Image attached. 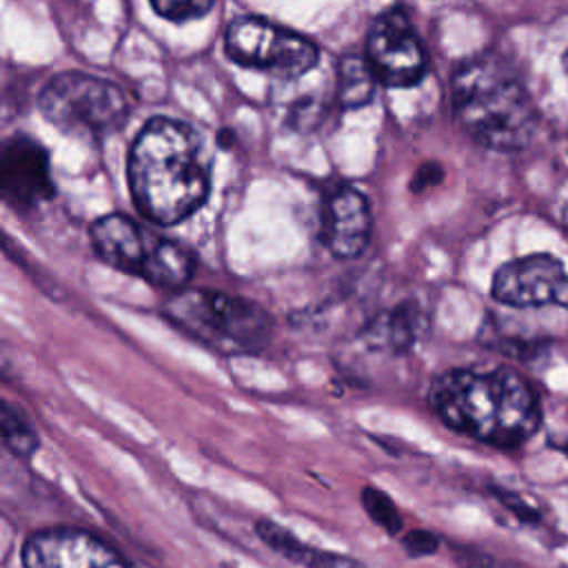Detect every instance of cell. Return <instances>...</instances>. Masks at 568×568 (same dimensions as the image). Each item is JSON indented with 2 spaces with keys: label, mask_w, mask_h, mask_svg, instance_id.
I'll use <instances>...</instances> for the list:
<instances>
[{
  "label": "cell",
  "mask_w": 568,
  "mask_h": 568,
  "mask_svg": "<svg viewBox=\"0 0 568 568\" xmlns=\"http://www.w3.org/2000/svg\"><path fill=\"white\" fill-rule=\"evenodd\" d=\"M38 109L55 129L84 140L111 135L129 118L122 89L82 71H64L47 80L38 95Z\"/></svg>",
  "instance_id": "5b68a950"
},
{
  "label": "cell",
  "mask_w": 568,
  "mask_h": 568,
  "mask_svg": "<svg viewBox=\"0 0 568 568\" xmlns=\"http://www.w3.org/2000/svg\"><path fill=\"white\" fill-rule=\"evenodd\" d=\"M450 104L466 135L490 151H521L537 126V113L526 87L493 53L470 58L457 67L450 80Z\"/></svg>",
  "instance_id": "3957f363"
},
{
  "label": "cell",
  "mask_w": 568,
  "mask_h": 568,
  "mask_svg": "<svg viewBox=\"0 0 568 568\" xmlns=\"http://www.w3.org/2000/svg\"><path fill=\"white\" fill-rule=\"evenodd\" d=\"M422 326V313L413 302H402L375 315L362 331L368 348L386 353H406L415 344Z\"/></svg>",
  "instance_id": "4fadbf2b"
},
{
  "label": "cell",
  "mask_w": 568,
  "mask_h": 568,
  "mask_svg": "<svg viewBox=\"0 0 568 568\" xmlns=\"http://www.w3.org/2000/svg\"><path fill=\"white\" fill-rule=\"evenodd\" d=\"M155 13L171 22H189L211 11L215 0H149Z\"/></svg>",
  "instance_id": "ac0fdd59"
},
{
  "label": "cell",
  "mask_w": 568,
  "mask_h": 568,
  "mask_svg": "<svg viewBox=\"0 0 568 568\" xmlns=\"http://www.w3.org/2000/svg\"><path fill=\"white\" fill-rule=\"evenodd\" d=\"M164 315L193 337L233 351L262 348L273 333V320L260 304L220 291H178Z\"/></svg>",
  "instance_id": "277c9868"
},
{
  "label": "cell",
  "mask_w": 568,
  "mask_h": 568,
  "mask_svg": "<svg viewBox=\"0 0 568 568\" xmlns=\"http://www.w3.org/2000/svg\"><path fill=\"white\" fill-rule=\"evenodd\" d=\"M366 60L377 84L406 89L426 73V51L402 9L379 13L366 38Z\"/></svg>",
  "instance_id": "52a82bcc"
},
{
  "label": "cell",
  "mask_w": 568,
  "mask_h": 568,
  "mask_svg": "<svg viewBox=\"0 0 568 568\" xmlns=\"http://www.w3.org/2000/svg\"><path fill=\"white\" fill-rule=\"evenodd\" d=\"M260 539L271 546L275 552H280L282 557H286L293 564H300L304 568H364L357 559L346 557V555H337L331 550H322V548H313L306 546L304 541H300L291 530L282 528L280 524L271 521V519H260L255 526Z\"/></svg>",
  "instance_id": "5bb4252c"
},
{
  "label": "cell",
  "mask_w": 568,
  "mask_h": 568,
  "mask_svg": "<svg viewBox=\"0 0 568 568\" xmlns=\"http://www.w3.org/2000/svg\"><path fill=\"white\" fill-rule=\"evenodd\" d=\"M439 180H442V169L430 162V164H424V166L417 171L415 182H413V189L419 191V189L430 186V184H435V182H439Z\"/></svg>",
  "instance_id": "7402d4cb"
},
{
  "label": "cell",
  "mask_w": 568,
  "mask_h": 568,
  "mask_svg": "<svg viewBox=\"0 0 568 568\" xmlns=\"http://www.w3.org/2000/svg\"><path fill=\"white\" fill-rule=\"evenodd\" d=\"M0 433H2L4 448L18 457H29L38 450V444H40L38 433L22 417V413L18 408H13L9 402H2Z\"/></svg>",
  "instance_id": "2e32d148"
},
{
  "label": "cell",
  "mask_w": 568,
  "mask_h": 568,
  "mask_svg": "<svg viewBox=\"0 0 568 568\" xmlns=\"http://www.w3.org/2000/svg\"><path fill=\"white\" fill-rule=\"evenodd\" d=\"M564 71H566V78H568V51L564 53Z\"/></svg>",
  "instance_id": "cb8c5ba5"
},
{
  "label": "cell",
  "mask_w": 568,
  "mask_h": 568,
  "mask_svg": "<svg viewBox=\"0 0 568 568\" xmlns=\"http://www.w3.org/2000/svg\"><path fill=\"white\" fill-rule=\"evenodd\" d=\"M495 497L504 504V508H508L519 521H526V524H537L541 519L539 510L535 506H530L521 495L517 493H510V490H501V488H495L493 490Z\"/></svg>",
  "instance_id": "d6986e66"
},
{
  "label": "cell",
  "mask_w": 568,
  "mask_h": 568,
  "mask_svg": "<svg viewBox=\"0 0 568 568\" xmlns=\"http://www.w3.org/2000/svg\"><path fill=\"white\" fill-rule=\"evenodd\" d=\"M224 49L235 64L257 69L282 80L302 78L320 60V51L313 40L257 16H242L233 20L224 36Z\"/></svg>",
  "instance_id": "8992f818"
},
{
  "label": "cell",
  "mask_w": 568,
  "mask_h": 568,
  "mask_svg": "<svg viewBox=\"0 0 568 568\" xmlns=\"http://www.w3.org/2000/svg\"><path fill=\"white\" fill-rule=\"evenodd\" d=\"M428 404L453 430L495 448H517L535 435L541 408L513 368H453L435 377Z\"/></svg>",
  "instance_id": "7a4b0ae2"
},
{
  "label": "cell",
  "mask_w": 568,
  "mask_h": 568,
  "mask_svg": "<svg viewBox=\"0 0 568 568\" xmlns=\"http://www.w3.org/2000/svg\"><path fill=\"white\" fill-rule=\"evenodd\" d=\"M375 75L368 67L366 55L346 53L337 60V87L335 100L342 109H362L375 93Z\"/></svg>",
  "instance_id": "9a60e30c"
},
{
  "label": "cell",
  "mask_w": 568,
  "mask_h": 568,
  "mask_svg": "<svg viewBox=\"0 0 568 568\" xmlns=\"http://www.w3.org/2000/svg\"><path fill=\"white\" fill-rule=\"evenodd\" d=\"M24 568H135L120 550L82 528H44L22 544Z\"/></svg>",
  "instance_id": "ba28073f"
},
{
  "label": "cell",
  "mask_w": 568,
  "mask_h": 568,
  "mask_svg": "<svg viewBox=\"0 0 568 568\" xmlns=\"http://www.w3.org/2000/svg\"><path fill=\"white\" fill-rule=\"evenodd\" d=\"M561 222H564V226L568 229V202H566L564 209H561Z\"/></svg>",
  "instance_id": "603a6c76"
},
{
  "label": "cell",
  "mask_w": 568,
  "mask_h": 568,
  "mask_svg": "<svg viewBox=\"0 0 568 568\" xmlns=\"http://www.w3.org/2000/svg\"><path fill=\"white\" fill-rule=\"evenodd\" d=\"M490 293L506 306L568 308V273L557 257L546 253L517 257L495 271Z\"/></svg>",
  "instance_id": "9c48e42d"
},
{
  "label": "cell",
  "mask_w": 568,
  "mask_h": 568,
  "mask_svg": "<svg viewBox=\"0 0 568 568\" xmlns=\"http://www.w3.org/2000/svg\"><path fill=\"white\" fill-rule=\"evenodd\" d=\"M455 557L462 568H517V566L504 564V561H499L481 550H475V548H457Z\"/></svg>",
  "instance_id": "44dd1931"
},
{
  "label": "cell",
  "mask_w": 568,
  "mask_h": 568,
  "mask_svg": "<svg viewBox=\"0 0 568 568\" xmlns=\"http://www.w3.org/2000/svg\"><path fill=\"white\" fill-rule=\"evenodd\" d=\"M359 501L364 513L388 535H397L402 530V515L395 506V501L375 486H364L359 493Z\"/></svg>",
  "instance_id": "e0dca14e"
},
{
  "label": "cell",
  "mask_w": 568,
  "mask_h": 568,
  "mask_svg": "<svg viewBox=\"0 0 568 568\" xmlns=\"http://www.w3.org/2000/svg\"><path fill=\"white\" fill-rule=\"evenodd\" d=\"M373 231L371 206L366 197L348 186H335L322 206V244L339 260H353L364 253Z\"/></svg>",
  "instance_id": "7c38bea8"
},
{
  "label": "cell",
  "mask_w": 568,
  "mask_h": 568,
  "mask_svg": "<svg viewBox=\"0 0 568 568\" xmlns=\"http://www.w3.org/2000/svg\"><path fill=\"white\" fill-rule=\"evenodd\" d=\"M0 189L4 202L16 211L36 209L53 197L47 149L29 135H11L0 153Z\"/></svg>",
  "instance_id": "30bf717a"
},
{
  "label": "cell",
  "mask_w": 568,
  "mask_h": 568,
  "mask_svg": "<svg viewBox=\"0 0 568 568\" xmlns=\"http://www.w3.org/2000/svg\"><path fill=\"white\" fill-rule=\"evenodd\" d=\"M129 189L138 211L162 226L193 215L211 189V164L195 129L151 118L129 151Z\"/></svg>",
  "instance_id": "6da1fadb"
},
{
  "label": "cell",
  "mask_w": 568,
  "mask_h": 568,
  "mask_svg": "<svg viewBox=\"0 0 568 568\" xmlns=\"http://www.w3.org/2000/svg\"><path fill=\"white\" fill-rule=\"evenodd\" d=\"M402 546H404V550H406L410 557H426V555L437 552V548H439V537L433 535L430 530L415 528V530H410L408 535H404Z\"/></svg>",
  "instance_id": "ffe728a7"
},
{
  "label": "cell",
  "mask_w": 568,
  "mask_h": 568,
  "mask_svg": "<svg viewBox=\"0 0 568 568\" xmlns=\"http://www.w3.org/2000/svg\"><path fill=\"white\" fill-rule=\"evenodd\" d=\"M89 237L102 262L142 280H146L162 242V237L144 231L122 213L98 217L89 226Z\"/></svg>",
  "instance_id": "8fae6325"
}]
</instances>
